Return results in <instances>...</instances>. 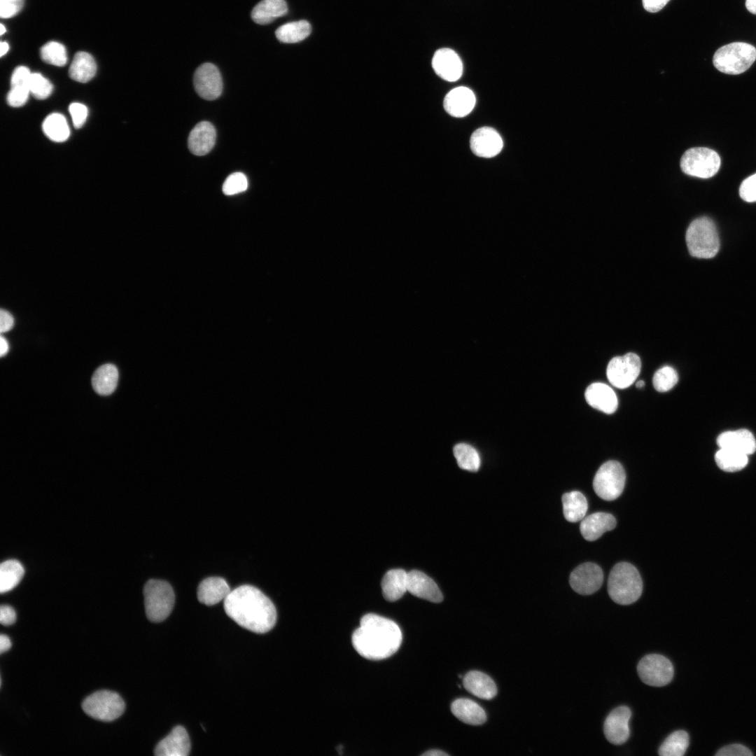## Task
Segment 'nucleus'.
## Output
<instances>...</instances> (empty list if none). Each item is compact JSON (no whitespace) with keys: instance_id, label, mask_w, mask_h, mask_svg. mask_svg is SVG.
<instances>
[{"instance_id":"obj_15","label":"nucleus","mask_w":756,"mask_h":756,"mask_svg":"<svg viewBox=\"0 0 756 756\" xmlns=\"http://www.w3.org/2000/svg\"><path fill=\"white\" fill-rule=\"evenodd\" d=\"M470 145L475 155L488 158L496 156L501 151L503 142L496 130L489 127H482L472 134Z\"/></svg>"},{"instance_id":"obj_45","label":"nucleus","mask_w":756,"mask_h":756,"mask_svg":"<svg viewBox=\"0 0 756 756\" xmlns=\"http://www.w3.org/2000/svg\"><path fill=\"white\" fill-rule=\"evenodd\" d=\"M24 0H0V16L1 18H12L22 9Z\"/></svg>"},{"instance_id":"obj_53","label":"nucleus","mask_w":756,"mask_h":756,"mask_svg":"<svg viewBox=\"0 0 756 756\" xmlns=\"http://www.w3.org/2000/svg\"><path fill=\"white\" fill-rule=\"evenodd\" d=\"M425 756H447L448 754L440 750H430L422 754Z\"/></svg>"},{"instance_id":"obj_55","label":"nucleus","mask_w":756,"mask_h":756,"mask_svg":"<svg viewBox=\"0 0 756 756\" xmlns=\"http://www.w3.org/2000/svg\"><path fill=\"white\" fill-rule=\"evenodd\" d=\"M0 45H1L0 55H1V57H2V56H4V55H5L8 52V50L9 49V46H8V44L6 42H3V41L1 42Z\"/></svg>"},{"instance_id":"obj_56","label":"nucleus","mask_w":756,"mask_h":756,"mask_svg":"<svg viewBox=\"0 0 756 756\" xmlns=\"http://www.w3.org/2000/svg\"><path fill=\"white\" fill-rule=\"evenodd\" d=\"M644 386H645V382L643 380H640V381L637 382V383H636V387L637 388H640L643 387Z\"/></svg>"},{"instance_id":"obj_50","label":"nucleus","mask_w":756,"mask_h":756,"mask_svg":"<svg viewBox=\"0 0 756 756\" xmlns=\"http://www.w3.org/2000/svg\"><path fill=\"white\" fill-rule=\"evenodd\" d=\"M13 316L7 311L1 309L0 312V331L6 332L10 330L13 326Z\"/></svg>"},{"instance_id":"obj_31","label":"nucleus","mask_w":756,"mask_h":756,"mask_svg":"<svg viewBox=\"0 0 756 756\" xmlns=\"http://www.w3.org/2000/svg\"><path fill=\"white\" fill-rule=\"evenodd\" d=\"M563 512L565 519L570 522L582 520L588 508L587 500L580 492L575 491L562 496Z\"/></svg>"},{"instance_id":"obj_19","label":"nucleus","mask_w":756,"mask_h":756,"mask_svg":"<svg viewBox=\"0 0 756 756\" xmlns=\"http://www.w3.org/2000/svg\"><path fill=\"white\" fill-rule=\"evenodd\" d=\"M475 96L468 88L460 86L450 90L444 99V108L450 115L462 118L469 114L475 105Z\"/></svg>"},{"instance_id":"obj_34","label":"nucleus","mask_w":756,"mask_h":756,"mask_svg":"<svg viewBox=\"0 0 756 756\" xmlns=\"http://www.w3.org/2000/svg\"><path fill=\"white\" fill-rule=\"evenodd\" d=\"M42 129L44 134L52 141L62 142L70 134V130L65 117L58 113H53L46 118Z\"/></svg>"},{"instance_id":"obj_4","label":"nucleus","mask_w":756,"mask_h":756,"mask_svg":"<svg viewBox=\"0 0 756 756\" xmlns=\"http://www.w3.org/2000/svg\"><path fill=\"white\" fill-rule=\"evenodd\" d=\"M685 241L690 255L698 258H711L720 248L715 225L707 217L698 218L690 224Z\"/></svg>"},{"instance_id":"obj_9","label":"nucleus","mask_w":756,"mask_h":756,"mask_svg":"<svg viewBox=\"0 0 756 756\" xmlns=\"http://www.w3.org/2000/svg\"><path fill=\"white\" fill-rule=\"evenodd\" d=\"M625 481L626 473L622 465L616 461H608L597 470L593 487L601 498L613 500L622 494Z\"/></svg>"},{"instance_id":"obj_30","label":"nucleus","mask_w":756,"mask_h":756,"mask_svg":"<svg viewBox=\"0 0 756 756\" xmlns=\"http://www.w3.org/2000/svg\"><path fill=\"white\" fill-rule=\"evenodd\" d=\"M96 62L92 56L86 52H78L70 65L69 74L71 79L87 83L95 75Z\"/></svg>"},{"instance_id":"obj_42","label":"nucleus","mask_w":756,"mask_h":756,"mask_svg":"<svg viewBox=\"0 0 756 756\" xmlns=\"http://www.w3.org/2000/svg\"><path fill=\"white\" fill-rule=\"evenodd\" d=\"M30 94L27 87H11L7 95V102L13 107H19L24 105Z\"/></svg>"},{"instance_id":"obj_11","label":"nucleus","mask_w":756,"mask_h":756,"mask_svg":"<svg viewBox=\"0 0 756 756\" xmlns=\"http://www.w3.org/2000/svg\"><path fill=\"white\" fill-rule=\"evenodd\" d=\"M640 368L641 362L638 356L628 353L610 360L607 367V377L612 386L626 388L637 379Z\"/></svg>"},{"instance_id":"obj_44","label":"nucleus","mask_w":756,"mask_h":756,"mask_svg":"<svg viewBox=\"0 0 756 756\" xmlns=\"http://www.w3.org/2000/svg\"><path fill=\"white\" fill-rule=\"evenodd\" d=\"M69 111L74 127L77 129L80 128L88 117L87 107L83 104L75 102L69 105Z\"/></svg>"},{"instance_id":"obj_43","label":"nucleus","mask_w":756,"mask_h":756,"mask_svg":"<svg viewBox=\"0 0 756 756\" xmlns=\"http://www.w3.org/2000/svg\"><path fill=\"white\" fill-rule=\"evenodd\" d=\"M739 195L746 202H756V173L746 178L739 188Z\"/></svg>"},{"instance_id":"obj_41","label":"nucleus","mask_w":756,"mask_h":756,"mask_svg":"<svg viewBox=\"0 0 756 756\" xmlns=\"http://www.w3.org/2000/svg\"><path fill=\"white\" fill-rule=\"evenodd\" d=\"M248 188V180L241 172H234L229 175L223 185V192L226 195H232L245 191Z\"/></svg>"},{"instance_id":"obj_20","label":"nucleus","mask_w":756,"mask_h":756,"mask_svg":"<svg viewBox=\"0 0 756 756\" xmlns=\"http://www.w3.org/2000/svg\"><path fill=\"white\" fill-rule=\"evenodd\" d=\"M216 138L214 126L209 122L202 121L194 127L189 134L188 148L195 155H204L214 146Z\"/></svg>"},{"instance_id":"obj_18","label":"nucleus","mask_w":756,"mask_h":756,"mask_svg":"<svg viewBox=\"0 0 756 756\" xmlns=\"http://www.w3.org/2000/svg\"><path fill=\"white\" fill-rule=\"evenodd\" d=\"M190 750V738L186 729L177 726L156 746L157 756H187Z\"/></svg>"},{"instance_id":"obj_25","label":"nucleus","mask_w":756,"mask_h":756,"mask_svg":"<svg viewBox=\"0 0 756 756\" xmlns=\"http://www.w3.org/2000/svg\"><path fill=\"white\" fill-rule=\"evenodd\" d=\"M463 684L466 690L483 699H493L497 694V687L493 680L486 674L472 671L465 675Z\"/></svg>"},{"instance_id":"obj_51","label":"nucleus","mask_w":756,"mask_h":756,"mask_svg":"<svg viewBox=\"0 0 756 756\" xmlns=\"http://www.w3.org/2000/svg\"><path fill=\"white\" fill-rule=\"evenodd\" d=\"M11 647V642L9 638L4 634L0 636V652L1 654L8 650Z\"/></svg>"},{"instance_id":"obj_22","label":"nucleus","mask_w":756,"mask_h":756,"mask_svg":"<svg viewBox=\"0 0 756 756\" xmlns=\"http://www.w3.org/2000/svg\"><path fill=\"white\" fill-rule=\"evenodd\" d=\"M582 520L580 532L583 538L588 541L597 540L605 532L611 531L616 526L615 518L606 512H596Z\"/></svg>"},{"instance_id":"obj_46","label":"nucleus","mask_w":756,"mask_h":756,"mask_svg":"<svg viewBox=\"0 0 756 756\" xmlns=\"http://www.w3.org/2000/svg\"><path fill=\"white\" fill-rule=\"evenodd\" d=\"M31 74L28 68L23 66H18L13 71L11 79V87H27Z\"/></svg>"},{"instance_id":"obj_13","label":"nucleus","mask_w":756,"mask_h":756,"mask_svg":"<svg viewBox=\"0 0 756 756\" xmlns=\"http://www.w3.org/2000/svg\"><path fill=\"white\" fill-rule=\"evenodd\" d=\"M603 582V573L596 564L584 563L575 568L570 576V584L577 593L589 595L600 589Z\"/></svg>"},{"instance_id":"obj_5","label":"nucleus","mask_w":756,"mask_h":756,"mask_svg":"<svg viewBox=\"0 0 756 756\" xmlns=\"http://www.w3.org/2000/svg\"><path fill=\"white\" fill-rule=\"evenodd\" d=\"M756 59V48L747 43L725 45L714 54V66L720 71L736 75L748 70Z\"/></svg>"},{"instance_id":"obj_14","label":"nucleus","mask_w":756,"mask_h":756,"mask_svg":"<svg viewBox=\"0 0 756 756\" xmlns=\"http://www.w3.org/2000/svg\"><path fill=\"white\" fill-rule=\"evenodd\" d=\"M631 715L629 707L621 706L613 709L607 716L603 726L607 740L615 745L625 743L629 737V721Z\"/></svg>"},{"instance_id":"obj_47","label":"nucleus","mask_w":756,"mask_h":756,"mask_svg":"<svg viewBox=\"0 0 756 756\" xmlns=\"http://www.w3.org/2000/svg\"><path fill=\"white\" fill-rule=\"evenodd\" d=\"M718 756H751L752 752L741 744H730L721 748L715 754Z\"/></svg>"},{"instance_id":"obj_28","label":"nucleus","mask_w":756,"mask_h":756,"mask_svg":"<svg viewBox=\"0 0 756 756\" xmlns=\"http://www.w3.org/2000/svg\"><path fill=\"white\" fill-rule=\"evenodd\" d=\"M288 6L285 0H262L251 11L252 20L258 24H267L286 15Z\"/></svg>"},{"instance_id":"obj_24","label":"nucleus","mask_w":756,"mask_h":756,"mask_svg":"<svg viewBox=\"0 0 756 756\" xmlns=\"http://www.w3.org/2000/svg\"><path fill=\"white\" fill-rule=\"evenodd\" d=\"M230 588L222 578L210 577L202 580L198 586L197 598L206 606H213L224 601L230 593Z\"/></svg>"},{"instance_id":"obj_16","label":"nucleus","mask_w":756,"mask_h":756,"mask_svg":"<svg viewBox=\"0 0 756 756\" xmlns=\"http://www.w3.org/2000/svg\"><path fill=\"white\" fill-rule=\"evenodd\" d=\"M432 66L435 74L441 78L454 82L458 80L463 73V64L457 53L449 48H440L435 51Z\"/></svg>"},{"instance_id":"obj_7","label":"nucleus","mask_w":756,"mask_h":756,"mask_svg":"<svg viewBox=\"0 0 756 756\" xmlns=\"http://www.w3.org/2000/svg\"><path fill=\"white\" fill-rule=\"evenodd\" d=\"M82 708L87 715L94 719L110 722L124 713L125 704L118 694L108 690H101L88 696L83 701Z\"/></svg>"},{"instance_id":"obj_6","label":"nucleus","mask_w":756,"mask_h":756,"mask_svg":"<svg viewBox=\"0 0 756 756\" xmlns=\"http://www.w3.org/2000/svg\"><path fill=\"white\" fill-rule=\"evenodd\" d=\"M144 607L148 619L153 622L164 620L174 604L172 586L162 580H149L144 587Z\"/></svg>"},{"instance_id":"obj_27","label":"nucleus","mask_w":756,"mask_h":756,"mask_svg":"<svg viewBox=\"0 0 756 756\" xmlns=\"http://www.w3.org/2000/svg\"><path fill=\"white\" fill-rule=\"evenodd\" d=\"M454 715L464 723L479 725L485 722L486 715L484 709L468 699H458L451 706Z\"/></svg>"},{"instance_id":"obj_12","label":"nucleus","mask_w":756,"mask_h":756,"mask_svg":"<svg viewBox=\"0 0 756 756\" xmlns=\"http://www.w3.org/2000/svg\"><path fill=\"white\" fill-rule=\"evenodd\" d=\"M193 83L196 92L206 100L217 99L223 91L221 75L211 63H204L197 69Z\"/></svg>"},{"instance_id":"obj_23","label":"nucleus","mask_w":756,"mask_h":756,"mask_svg":"<svg viewBox=\"0 0 756 756\" xmlns=\"http://www.w3.org/2000/svg\"><path fill=\"white\" fill-rule=\"evenodd\" d=\"M720 448L734 450L746 455L756 450V440L752 433L746 429L722 433L718 438Z\"/></svg>"},{"instance_id":"obj_32","label":"nucleus","mask_w":756,"mask_h":756,"mask_svg":"<svg viewBox=\"0 0 756 756\" xmlns=\"http://www.w3.org/2000/svg\"><path fill=\"white\" fill-rule=\"evenodd\" d=\"M312 31L307 20L290 22L280 26L275 31L276 38L282 43H294L306 38Z\"/></svg>"},{"instance_id":"obj_2","label":"nucleus","mask_w":756,"mask_h":756,"mask_svg":"<svg viewBox=\"0 0 756 756\" xmlns=\"http://www.w3.org/2000/svg\"><path fill=\"white\" fill-rule=\"evenodd\" d=\"M402 635L398 624L388 618L369 613L360 620L352 634V644L362 657L372 660L389 657L399 649Z\"/></svg>"},{"instance_id":"obj_10","label":"nucleus","mask_w":756,"mask_h":756,"mask_svg":"<svg viewBox=\"0 0 756 756\" xmlns=\"http://www.w3.org/2000/svg\"><path fill=\"white\" fill-rule=\"evenodd\" d=\"M637 671L644 683L654 687L666 685L672 680L674 673L669 659L657 654L643 657L638 664Z\"/></svg>"},{"instance_id":"obj_48","label":"nucleus","mask_w":756,"mask_h":756,"mask_svg":"<svg viewBox=\"0 0 756 756\" xmlns=\"http://www.w3.org/2000/svg\"><path fill=\"white\" fill-rule=\"evenodd\" d=\"M16 620L15 610L10 606L2 605L0 608V622L1 624L8 626L13 624Z\"/></svg>"},{"instance_id":"obj_49","label":"nucleus","mask_w":756,"mask_h":756,"mask_svg":"<svg viewBox=\"0 0 756 756\" xmlns=\"http://www.w3.org/2000/svg\"><path fill=\"white\" fill-rule=\"evenodd\" d=\"M670 0H642L643 8L648 12L657 13L662 10Z\"/></svg>"},{"instance_id":"obj_38","label":"nucleus","mask_w":756,"mask_h":756,"mask_svg":"<svg viewBox=\"0 0 756 756\" xmlns=\"http://www.w3.org/2000/svg\"><path fill=\"white\" fill-rule=\"evenodd\" d=\"M40 53L42 60L49 64L62 66L67 62L65 47L56 41H50L43 45Z\"/></svg>"},{"instance_id":"obj_40","label":"nucleus","mask_w":756,"mask_h":756,"mask_svg":"<svg viewBox=\"0 0 756 756\" xmlns=\"http://www.w3.org/2000/svg\"><path fill=\"white\" fill-rule=\"evenodd\" d=\"M29 89L30 94L36 99H45L52 93V85L41 74L32 73L29 83Z\"/></svg>"},{"instance_id":"obj_54","label":"nucleus","mask_w":756,"mask_h":756,"mask_svg":"<svg viewBox=\"0 0 756 756\" xmlns=\"http://www.w3.org/2000/svg\"><path fill=\"white\" fill-rule=\"evenodd\" d=\"M746 6L749 12L756 15V0H746Z\"/></svg>"},{"instance_id":"obj_26","label":"nucleus","mask_w":756,"mask_h":756,"mask_svg":"<svg viewBox=\"0 0 756 756\" xmlns=\"http://www.w3.org/2000/svg\"><path fill=\"white\" fill-rule=\"evenodd\" d=\"M407 574L402 569H392L386 573L381 585L386 601H396L407 592Z\"/></svg>"},{"instance_id":"obj_39","label":"nucleus","mask_w":756,"mask_h":756,"mask_svg":"<svg viewBox=\"0 0 756 756\" xmlns=\"http://www.w3.org/2000/svg\"><path fill=\"white\" fill-rule=\"evenodd\" d=\"M678 380L676 371L670 366H664L654 373L652 383L657 391L666 392L671 389L677 384Z\"/></svg>"},{"instance_id":"obj_35","label":"nucleus","mask_w":756,"mask_h":756,"mask_svg":"<svg viewBox=\"0 0 756 756\" xmlns=\"http://www.w3.org/2000/svg\"><path fill=\"white\" fill-rule=\"evenodd\" d=\"M689 746V736L684 730L671 734L660 746L658 753L661 756H682Z\"/></svg>"},{"instance_id":"obj_8","label":"nucleus","mask_w":756,"mask_h":756,"mask_svg":"<svg viewBox=\"0 0 756 756\" xmlns=\"http://www.w3.org/2000/svg\"><path fill=\"white\" fill-rule=\"evenodd\" d=\"M682 171L692 176L708 178L713 176L720 167V158L715 150L695 147L687 150L680 159Z\"/></svg>"},{"instance_id":"obj_17","label":"nucleus","mask_w":756,"mask_h":756,"mask_svg":"<svg viewBox=\"0 0 756 756\" xmlns=\"http://www.w3.org/2000/svg\"><path fill=\"white\" fill-rule=\"evenodd\" d=\"M407 592L433 603L441 602L443 599L442 592L433 580L417 570H411L407 574Z\"/></svg>"},{"instance_id":"obj_36","label":"nucleus","mask_w":756,"mask_h":756,"mask_svg":"<svg viewBox=\"0 0 756 756\" xmlns=\"http://www.w3.org/2000/svg\"><path fill=\"white\" fill-rule=\"evenodd\" d=\"M715 460L718 467L727 472H735L743 469L748 463V455L734 450L720 448L715 454Z\"/></svg>"},{"instance_id":"obj_52","label":"nucleus","mask_w":756,"mask_h":756,"mask_svg":"<svg viewBox=\"0 0 756 756\" xmlns=\"http://www.w3.org/2000/svg\"><path fill=\"white\" fill-rule=\"evenodd\" d=\"M8 348H9V346H8V344L7 340L3 336H1V338H0V355H1V357L5 356L7 354V352L8 351Z\"/></svg>"},{"instance_id":"obj_3","label":"nucleus","mask_w":756,"mask_h":756,"mask_svg":"<svg viewBox=\"0 0 756 756\" xmlns=\"http://www.w3.org/2000/svg\"><path fill=\"white\" fill-rule=\"evenodd\" d=\"M608 592L611 599L620 605L636 601L643 592V581L636 568L627 562L617 564L610 570Z\"/></svg>"},{"instance_id":"obj_57","label":"nucleus","mask_w":756,"mask_h":756,"mask_svg":"<svg viewBox=\"0 0 756 756\" xmlns=\"http://www.w3.org/2000/svg\"><path fill=\"white\" fill-rule=\"evenodd\" d=\"M6 27L4 26L3 24H0V34L3 35L6 32Z\"/></svg>"},{"instance_id":"obj_29","label":"nucleus","mask_w":756,"mask_h":756,"mask_svg":"<svg viewBox=\"0 0 756 756\" xmlns=\"http://www.w3.org/2000/svg\"><path fill=\"white\" fill-rule=\"evenodd\" d=\"M118 371L113 364H104L94 372L92 384L94 390L102 396L111 394L116 388Z\"/></svg>"},{"instance_id":"obj_37","label":"nucleus","mask_w":756,"mask_h":756,"mask_svg":"<svg viewBox=\"0 0 756 756\" xmlns=\"http://www.w3.org/2000/svg\"><path fill=\"white\" fill-rule=\"evenodd\" d=\"M454 454L461 468L472 472L478 470L480 458L472 446L464 443L458 444L454 447Z\"/></svg>"},{"instance_id":"obj_21","label":"nucleus","mask_w":756,"mask_h":756,"mask_svg":"<svg viewBox=\"0 0 756 756\" xmlns=\"http://www.w3.org/2000/svg\"><path fill=\"white\" fill-rule=\"evenodd\" d=\"M587 403L592 407L606 414L614 413L618 405L617 398L614 391L603 383H593L584 393Z\"/></svg>"},{"instance_id":"obj_1","label":"nucleus","mask_w":756,"mask_h":756,"mask_svg":"<svg viewBox=\"0 0 756 756\" xmlns=\"http://www.w3.org/2000/svg\"><path fill=\"white\" fill-rule=\"evenodd\" d=\"M224 609L237 624L254 633H266L276 622L273 603L251 585H241L232 590L224 600Z\"/></svg>"},{"instance_id":"obj_33","label":"nucleus","mask_w":756,"mask_h":756,"mask_svg":"<svg viewBox=\"0 0 756 756\" xmlns=\"http://www.w3.org/2000/svg\"><path fill=\"white\" fill-rule=\"evenodd\" d=\"M24 573V568L18 560L9 559L0 566V592H7L15 587Z\"/></svg>"}]
</instances>
